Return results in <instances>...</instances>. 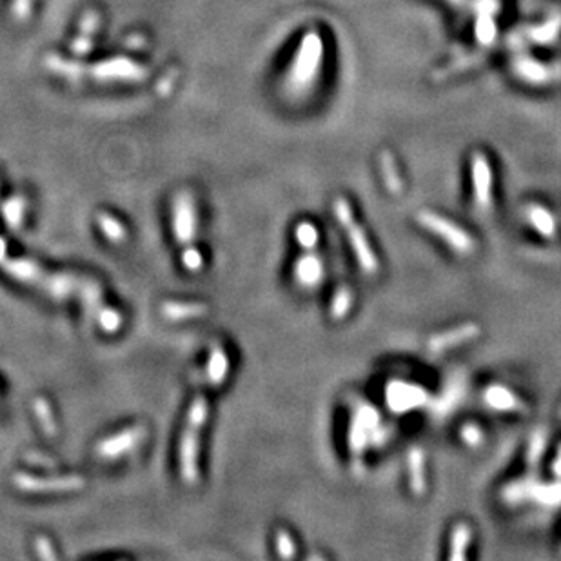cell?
Listing matches in <instances>:
<instances>
[{
  "label": "cell",
  "mask_w": 561,
  "mask_h": 561,
  "mask_svg": "<svg viewBox=\"0 0 561 561\" xmlns=\"http://www.w3.org/2000/svg\"><path fill=\"white\" fill-rule=\"evenodd\" d=\"M0 267L13 280L48 294L58 302L78 298L89 311L91 318L104 305L102 287L99 282L89 277H82V275H75V272H51L40 267L33 260L9 256L8 244L2 237H0Z\"/></svg>",
  "instance_id": "obj_1"
},
{
  "label": "cell",
  "mask_w": 561,
  "mask_h": 561,
  "mask_svg": "<svg viewBox=\"0 0 561 561\" xmlns=\"http://www.w3.org/2000/svg\"><path fill=\"white\" fill-rule=\"evenodd\" d=\"M209 418V402L208 396L198 393L193 398L186 415V423L180 436V447H178V467H180V478L186 485H194L200 478V440L202 432Z\"/></svg>",
  "instance_id": "obj_2"
},
{
  "label": "cell",
  "mask_w": 561,
  "mask_h": 561,
  "mask_svg": "<svg viewBox=\"0 0 561 561\" xmlns=\"http://www.w3.org/2000/svg\"><path fill=\"white\" fill-rule=\"evenodd\" d=\"M324 56V44L316 31H309L302 40L298 55L294 58L293 70H291V84L298 89H307L313 86L316 75L320 71Z\"/></svg>",
  "instance_id": "obj_3"
},
{
  "label": "cell",
  "mask_w": 561,
  "mask_h": 561,
  "mask_svg": "<svg viewBox=\"0 0 561 561\" xmlns=\"http://www.w3.org/2000/svg\"><path fill=\"white\" fill-rule=\"evenodd\" d=\"M171 231L182 251L194 247L198 233V209L189 191H180L175 196L171 208Z\"/></svg>",
  "instance_id": "obj_4"
},
{
  "label": "cell",
  "mask_w": 561,
  "mask_h": 561,
  "mask_svg": "<svg viewBox=\"0 0 561 561\" xmlns=\"http://www.w3.org/2000/svg\"><path fill=\"white\" fill-rule=\"evenodd\" d=\"M334 215H336V220L340 222V225L343 227L346 234L349 237L351 247H353L354 255L358 258L360 265L365 269V272H376L378 269V260H376L374 253L371 249V244H369L367 237L363 233V229L356 224L353 215V209H351V203L347 202L346 198H338L334 202Z\"/></svg>",
  "instance_id": "obj_5"
},
{
  "label": "cell",
  "mask_w": 561,
  "mask_h": 561,
  "mask_svg": "<svg viewBox=\"0 0 561 561\" xmlns=\"http://www.w3.org/2000/svg\"><path fill=\"white\" fill-rule=\"evenodd\" d=\"M11 481L18 491L27 492V494H68V492L82 491L86 485V479L78 474L35 476L18 472Z\"/></svg>",
  "instance_id": "obj_6"
},
{
  "label": "cell",
  "mask_w": 561,
  "mask_h": 561,
  "mask_svg": "<svg viewBox=\"0 0 561 561\" xmlns=\"http://www.w3.org/2000/svg\"><path fill=\"white\" fill-rule=\"evenodd\" d=\"M147 427L146 425H131V427L122 429L120 432H113L104 440H100L95 447L96 458L104 462H115L125 454L133 453L146 441Z\"/></svg>",
  "instance_id": "obj_7"
},
{
  "label": "cell",
  "mask_w": 561,
  "mask_h": 561,
  "mask_svg": "<svg viewBox=\"0 0 561 561\" xmlns=\"http://www.w3.org/2000/svg\"><path fill=\"white\" fill-rule=\"evenodd\" d=\"M418 220L422 222L429 231H432L434 234L443 238L445 242L449 244V246L453 247L454 251H458V253H471V251L474 249V242H472V238L469 237L465 231L458 229V225L450 224V222H447L445 218L438 216L436 213L422 211L418 215Z\"/></svg>",
  "instance_id": "obj_8"
},
{
  "label": "cell",
  "mask_w": 561,
  "mask_h": 561,
  "mask_svg": "<svg viewBox=\"0 0 561 561\" xmlns=\"http://www.w3.org/2000/svg\"><path fill=\"white\" fill-rule=\"evenodd\" d=\"M512 71L514 75L525 84L531 86H545L554 80V68L540 62L534 56L527 55V53L518 51L512 58Z\"/></svg>",
  "instance_id": "obj_9"
},
{
  "label": "cell",
  "mask_w": 561,
  "mask_h": 561,
  "mask_svg": "<svg viewBox=\"0 0 561 561\" xmlns=\"http://www.w3.org/2000/svg\"><path fill=\"white\" fill-rule=\"evenodd\" d=\"M471 177L474 200L479 208L487 209L492 200V171L487 156L476 151L471 158Z\"/></svg>",
  "instance_id": "obj_10"
},
{
  "label": "cell",
  "mask_w": 561,
  "mask_h": 561,
  "mask_svg": "<svg viewBox=\"0 0 561 561\" xmlns=\"http://www.w3.org/2000/svg\"><path fill=\"white\" fill-rule=\"evenodd\" d=\"M561 33V17H553L545 20L543 24L538 26L519 30L510 35V46H518L523 48L527 42L540 44V46H548V44L556 42Z\"/></svg>",
  "instance_id": "obj_11"
},
{
  "label": "cell",
  "mask_w": 561,
  "mask_h": 561,
  "mask_svg": "<svg viewBox=\"0 0 561 561\" xmlns=\"http://www.w3.org/2000/svg\"><path fill=\"white\" fill-rule=\"evenodd\" d=\"M322 278H324V263H322V258L311 251H307V255L300 256L294 262V280L298 282L303 289H315Z\"/></svg>",
  "instance_id": "obj_12"
},
{
  "label": "cell",
  "mask_w": 561,
  "mask_h": 561,
  "mask_svg": "<svg viewBox=\"0 0 561 561\" xmlns=\"http://www.w3.org/2000/svg\"><path fill=\"white\" fill-rule=\"evenodd\" d=\"M229 374V354L220 343H213L211 349H209V356H208V365H206V376H208V382L213 385L215 389L220 387L225 380H227Z\"/></svg>",
  "instance_id": "obj_13"
},
{
  "label": "cell",
  "mask_w": 561,
  "mask_h": 561,
  "mask_svg": "<svg viewBox=\"0 0 561 561\" xmlns=\"http://www.w3.org/2000/svg\"><path fill=\"white\" fill-rule=\"evenodd\" d=\"M160 313L169 322H187V320L202 318L208 315V305L202 302H165L160 307Z\"/></svg>",
  "instance_id": "obj_14"
},
{
  "label": "cell",
  "mask_w": 561,
  "mask_h": 561,
  "mask_svg": "<svg viewBox=\"0 0 561 561\" xmlns=\"http://www.w3.org/2000/svg\"><path fill=\"white\" fill-rule=\"evenodd\" d=\"M485 56H487V53L485 51L463 53V55H460L458 58H454L453 62H449V64H445L443 68L434 71V73H432V78L440 82V80H445V78L460 75L467 70H472V68H476V65H479L485 61Z\"/></svg>",
  "instance_id": "obj_15"
},
{
  "label": "cell",
  "mask_w": 561,
  "mask_h": 561,
  "mask_svg": "<svg viewBox=\"0 0 561 561\" xmlns=\"http://www.w3.org/2000/svg\"><path fill=\"white\" fill-rule=\"evenodd\" d=\"M96 225H99L100 234L108 240L109 244L120 246L127 240V229L118 220L117 216H113L108 211H100L96 215Z\"/></svg>",
  "instance_id": "obj_16"
},
{
  "label": "cell",
  "mask_w": 561,
  "mask_h": 561,
  "mask_svg": "<svg viewBox=\"0 0 561 561\" xmlns=\"http://www.w3.org/2000/svg\"><path fill=\"white\" fill-rule=\"evenodd\" d=\"M478 334V327L476 325H463V327H456L450 333H443L438 334L436 338L431 340V349L432 351H445L449 347L460 346L462 341L471 340Z\"/></svg>",
  "instance_id": "obj_17"
},
{
  "label": "cell",
  "mask_w": 561,
  "mask_h": 561,
  "mask_svg": "<svg viewBox=\"0 0 561 561\" xmlns=\"http://www.w3.org/2000/svg\"><path fill=\"white\" fill-rule=\"evenodd\" d=\"M26 211H27V198L26 196H11L2 208V215H4L6 224L9 225L11 231H18L26 220Z\"/></svg>",
  "instance_id": "obj_18"
},
{
  "label": "cell",
  "mask_w": 561,
  "mask_h": 561,
  "mask_svg": "<svg viewBox=\"0 0 561 561\" xmlns=\"http://www.w3.org/2000/svg\"><path fill=\"white\" fill-rule=\"evenodd\" d=\"M527 218L531 222L532 227L541 234V237H554L556 233V222L554 216L541 206H531L527 209Z\"/></svg>",
  "instance_id": "obj_19"
},
{
  "label": "cell",
  "mask_w": 561,
  "mask_h": 561,
  "mask_svg": "<svg viewBox=\"0 0 561 561\" xmlns=\"http://www.w3.org/2000/svg\"><path fill=\"white\" fill-rule=\"evenodd\" d=\"M380 165H382V177H384L385 186L387 189L391 191L393 194H398L400 191L403 189L402 184V177H400V171L396 168V162H394L393 155L389 151H384L380 156Z\"/></svg>",
  "instance_id": "obj_20"
},
{
  "label": "cell",
  "mask_w": 561,
  "mask_h": 561,
  "mask_svg": "<svg viewBox=\"0 0 561 561\" xmlns=\"http://www.w3.org/2000/svg\"><path fill=\"white\" fill-rule=\"evenodd\" d=\"M485 400L491 407L498 410H518L519 409V400L514 396L510 391L507 389L500 387V385H494L487 391L485 394Z\"/></svg>",
  "instance_id": "obj_21"
},
{
  "label": "cell",
  "mask_w": 561,
  "mask_h": 561,
  "mask_svg": "<svg viewBox=\"0 0 561 561\" xmlns=\"http://www.w3.org/2000/svg\"><path fill=\"white\" fill-rule=\"evenodd\" d=\"M93 320L96 322V325L100 327V331H104L108 334H115L120 331L122 324H124V318H122L120 313L115 309V307L109 305H102L99 311L93 315Z\"/></svg>",
  "instance_id": "obj_22"
},
{
  "label": "cell",
  "mask_w": 561,
  "mask_h": 561,
  "mask_svg": "<svg viewBox=\"0 0 561 561\" xmlns=\"http://www.w3.org/2000/svg\"><path fill=\"white\" fill-rule=\"evenodd\" d=\"M474 33H476V39H478V42L481 44V46H491L494 40H496V35H498V27H496V20H494V13H485V11H481V13H478V17H476V27H474Z\"/></svg>",
  "instance_id": "obj_23"
},
{
  "label": "cell",
  "mask_w": 561,
  "mask_h": 561,
  "mask_svg": "<svg viewBox=\"0 0 561 561\" xmlns=\"http://www.w3.org/2000/svg\"><path fill=\"white\" fill-rule=\"evenodd\" d=\"M410 487L415 494H423L425 491V471H423V456L420 450H412L409 454Z\"/></svg>",
  "instance_id": "obj_24"
},
{
  "label": "cell",
  "mask_w": 561,
  "mask_h": 561,
  "mask_svg": "<svg viewBox=\"0 0 561 561\" xmlns=\"http://www.w3.org/2000/svg\"><path fill=\"white\" fill-rule=\"evenodd\" d=\"M33 409H35L37 420H39L44 434H48V436H55L56 431H58V425H56L55 418H53V412H51V409H49L48 402H46L44 398H37L35 403H33Z\"/></svg>",
  "instance_id": "obj_25"
},
{
  "label": "cell",
  "mask_w": 561,
  "mask_h": 561,
  "mask_svg": "<svg viewBox=\"0 0 561 561\" xmlns=\"http://www.w3.org/2000/svg\"><path fill=\"white\" fill-rule=\"evenodd\" d=\"M294 238H296V242L303 251H313L318 246V229L313 224H309V222H300L296 229H294Z\"/></svg>",
  "instance_id": "obj_26"
},
{
  "label": "cell",
  "mask_w": 561,
  "mask_h": 561,
  "mask_svg": "<svg viewBox=\"0 0 561 561\" xmlns=\"http://www.w3.org/2000/svg\"><path fill=\"white\" fill-rule=\"evenodd\" d=\"M471 529L462 523L458 525L453 532V540H450V545H453V553H450V560H462L465 557V550L471 543Z\"/></svg>",
  "instance_id": "obj_27"
},
{
  "label": "cell",
  "mask_w": 561,
  "mask_h": 561,
  "mask_svg": "<svg viewBox=\"0 0 561 561\" xmlns=\"http://www.w3.org/2000/svg\"><path fill=\"white\" fill-rule=\"evenodd\" d=\"M351 305H353V294H351V291L347 289V287H340V289L334 293L333 302H331V318L334 320L346 318Z\"/></svg>",
  "instance_id": "obj_28"
},
{
  "label": "cell",
  "mask_w": 561,
  "mask_h": 561,
  "mask_svg": "<svg viewBox=\"0 0 561 561\" xmlns=\"http://www.w3.org/2000/svg\"><path fill=\"white\" fill-rule=\"evenodd\" d=\"M180 260H182V265H184V269H186V271H189V272L202 271L203 255H202V251H200L196 246L182 251Z\"/></svg>",
  "instance_id": "obj_29"
},
{
  "label": "cell",
  "mask_w": 561,
  "mask_h": 561,
  "mask_svg": "<svg viewBox=\"0 0 561 561\" xmlns=\"http://www.w3.org/2000/svg\"><path fill=\"white\" fill-rule=\"evenodd\" d=\"M277 553L278 556L285 557V560L296 556V545H294L293 538L285 529H280L277 532Z\"/></svg>",
  "instance_id": "obj_30"
},
{
  "label": "cell",
  "mask_w": 561,
  "mask_h": 561,
  "mask_svg": "<svg viewBox=\"0 0 561 561\" xmlns=\"http://www.w3.org/2000/svg\"><path fill=\"white\" fill-rule=\"evenodd\" d=\"M35 550L37 554H39V557H42V560H56V553L55 548H53V543L46 538V536H37Z\"/></svg>",
  "instance_id": "obj_31"
},
{
  "label": "cell",
  "mask_w": 561,
  "mask_h": 561,
  "mask_svg": "<svg viewBox=\"0 0 561 561\" xmlns=\"http://www.w3.org/2000/svg\"><path fill=\"white\" fill-rule=\"evenodd\" d=\"M462 438L469 445H476L479 441V438H481V432H479V429L474 427V425H469V427L463 429Z\"/></svg>",
  "instance_id": "obj_32"
},
{
  "label": "cell",
  "mask_w": 561,
  "mask_h": 561,
  "mask_svg": "<svg viewBox=\"0 0 561 561\" xmlns=\"http://www.w3.org/2000/svg\"><path fill=\"white\" fill-rule=\"evenodd\" d=\"M449 2L453 6H465L467 2H469V0H449Z\"/></svg>",
  "instance_id": "obj_33"
}]
</instances>
